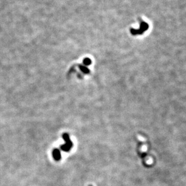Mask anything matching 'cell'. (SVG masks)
<instances>
[{
	"instance_id": "1",
	"label": "cell",
	"mask_w": 186,
	"mask_h": 186,
	"mask_svg": "<svg viewBox=\"0 0 186 186\" xmlns=\"http://www.w3.org/2000/svg\"><path fill=\"white\" fill-rule=\"evenodd\" d=\"M63 138L65 140V141H66V144L61 146V149L63 150L65 152H68L70 150L71 148L73 146V143H72L71 141L70 140L69 135L67 134H64L63 135Z\"/></svg>"
},
{
	"instance_id": "4",
	"label": "cell",
	"mask_w": 186,
	"mask_h": 186,
	"mask_svg": "<svg viewBox=\"0 0 186 186\" xmlns=\"http://www.w3.org/2000/svg\"><path fill=\"white\" fill-rule=\"evenodd\" d=\"M80 70H81L84 73H89V70L88 69V68H86V67H85V66H80Z\"/></svg>"
},
{
	"instance_id": "3",
	"label": "cell",
	"mask_w": 186,
	"mask_h": 186,
	"mask_svg": "<svg viewBox=\"0 0 186 186\" xmlns=\"http://www.w3.org/2000/svg\"><path fill=\"white\" fill-rule=\"evenodd\" d=\"M83 62H84V65L88 66V65H89L91 64V60L89 58H85V59L84 60Z\"/></svg>"
},
{
	"instance_id": "2",
	"label": "cell",
	"mask_w": 186,
	"mask_h": 186,
	"mask_svg": "<svg viewBox=\"0 0 186 186\" xmlns=\"http://www.w3.org/2000/svg\"><path fill=\"white\" fill-rule=\"evenodd\" d=\"M53 155L56 160H59L60 159V153L58 149H55L53 150Z\"/></svg>"
}]
</instances>
